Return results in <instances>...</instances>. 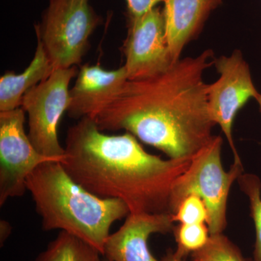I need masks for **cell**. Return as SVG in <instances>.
I'll return each instance as SVG.
<instances>
[{
    "label": "cell",
    "instance_id": "18",
    "mask_svg": "<svg viewBox=\"0 0 261 261\" xmlns=\"http://www.w3.org/2000/svg\"><path fill=\"white\" fill-rule=\"evenodd\" d=\"M172 217L174 222L182 224H207L208 212L201 197L190 195L180 203Z\"/></svg>",
    "mask_w": 261,
    "mask_h": 261
},
{
    "label": "cell",
    "instance_id": "7",
    "mask_svg": "<svg viewBox=\"0 0 261 261\" xmlns=\"http://www.w3.org/2000/svg\"><path fill=\"white\" fill-rule=\"evenodd\" d=\"M215 66L219 77L207 89V108L211 121L221 128L233 154V162L243 163L233 140L235 117L250 99L259 92L252 82L248 63L241 51L216 58Z\"/></svg>",
    "mask_w": 261,
    "mask_h": 261
},
{
    "label": "cell",
    "instance_id": "21",
    "mask_svg": "<svg viewBox=\"0 0 261 261\" xmlns=\"http://www.w3.org/2000/svg\"><path fill=\"white\" fill-rule=\"evenodd\" d=\"M163 261H187L186 258L185 259H178L172 255V252L171 253H168V255H166V256L164 257V258L163 259Z\"/></svg>",
    "mask_w": 261,
    "mask_h": 261
},
{
    "label": "cell",
    "instance_id": "20",
    "mask_svg": "<svg viewBox=\"0 0 261 261\" xmlns=\"http://www.w3.org/2000/svg\"><path fill=\"white\" fill-rule=\"evenodd\" d=\"M12 227L10 223L5 220L0 221V244L1 246L4 245L5 242L11 233Z\"/></svg>",
    "mask_w": 261,
    "mask_h": 261
},
{
    "label": "cell",
    "instance_id": "12",
    "mask_svg": "<svg viewBox=\"0 0 261 261\" xmlns=\"http://www.w3.org/2000/svg\"><path fill=\"white\" fill-rule=\"evenodd\" d=\"M163 3L170 55L173 63H176L222 0H164Z\"/></svg>",
    "mask_w": 261,
    "mask_h": 261
},
{
    "label": "cell",
    "instance_id": "14",
    "mask_svg": "<svg viewBox=\"0 0 261 261\" xmlns=\"http://www.w3.org/2000/svg\"><path fill=\"white\" fill-rule=\"evenodd\" d=\"M100 255L95 247L61 231L34 261H103Z\"/></svg>",
    "mask_w": 261,
    "mask_h": 261
},
{
    "label": "cell",
    "instance_id": "10",
    "mask_svg": "<svg viewBox=\"0 0 261 261\" xmlns=\"http://www.w3.org/2000/svg\"><path fill=\"white\" fill-rule=\"evenodd\" d=\"M174 223L170 214H130L108 237L102 256L111 261H160L149 250V237L173 232Z\"/></svg>",
    "mask_w": 261,
    "mask_h": 261
},
{
    "label": "cell",
    "instance_id": "15",
    "mask_svg": "<svg viewBox=\"0 0 261 261\" xmlns=\"http://www.w3.org/2000/svg\"><path fill=\"white\" fill-rule=\"evenodd\" d=\"M238 181L240 190L248 198L250 216L255 228L252 261H261V181L255 174L243 173Z\"/></svg>",
    "mask_w": 261,
    "mask_h": 261
},
{
    "label": "cell",
    "instance_id": "6",
    "mask_svg": "<svg viewBox=\"0 0 261 261\" xmlns=\"http://www.w3.org/2000/svg\"><path fill=\"white\" fill-rule=\"evenodd\" d=\"M75 67L56 68L47 80L25 93L21 108L29 117V137L39 153L61 162L65 148L58 140L60 121L69 106L70 81Z\"/></svg>",
    "mask_w": 261,
    "mask_h": 261
},
{
    "label": "cell",
    "instance_id": "9",
    "mask_svg": "<svg viewBox=\"0 0 261 261\" xmlns=\"http://www.w3.org/2000/svg\"><path fill=\"white\" fill-rule=\"evenodd\" d=\"M128 35L123 44L128 80L150 78L173 64L163 8L159 6L135 19H128Z\"/></svg>",
    "mask_w": 261,
    "mask_h": 261
},
{
    "label": "cell",
    "instance_id": "8",
    "mask_svg": "<svg viewBox=\"0 0 261 261\" xmlns=\"http://www.w3.org/2000/svg\"><path fill=\"white\" fill-rule=\"evenodd\" d=\"M25 120L22 108L0 112V206L25 194L27 178L40 165L57 161L32 145L24 128Z\"/></svg>",
    "mask_w": 261,
    "mask_h": 261
},
{
    "label": "cell",
    "instance_id": "11",
    "mask_svg": "<svg viewBox=\"0 0 261 261\" xmlns=\"http://www.w3.org/2000/svg\"><path fill=\"white\" fill-rule=\"evenodd\" d=\"M127 81L124 65L110 70L99 64L83 65L69 91L68 116L75 119L94 118L113 100Z\"/></svg>",
    "mask_w": 261,
    "mask_h": 261
},
{
    "label": "cell",
    "instance_id": "19",
    "mask_svg": "<svg viewBox=\"0 0 261 261\" xmlns=\"http://www.w3.org/2000/svg\"><path fill=\"white\" fill-rule=\"evenodd\" d=\"M127 18L135 19L145 14L149 10L159 6L164 0H126Z\"/></svg>",
    "mask_w": 261,
    "mask_h": 261
},
{
    "label": "cell",
    "instance_id": "13",
    "mask_svg": "<svg viewBox=\"0 0 261 261\" xmlns=\"http://www.w3.org/2000/svg\"><path fill=\"white\" fill-rule=\"evenodd\" d=\"M54 70L42 43L37 39L35 55L29 66L22 73L8 72L0 78V112L20 108L25 93L47 80Z\"/></svg>",
    "mask_w": 261,
    "mask_h": 261
},
{
    "label": "cell",
    "instance_id": "17",
    "mask_svg": "<svg viewBox=\"0 0 261 261\" xmlns=\"http://www.w3.org/2000/svg\"><path fill=\"white\" fill-rule=\"evenodd\" d=\"M192 261H247L224 233L211 235L203 248L191 254Z\"/></svg>",
    "mask_w": 261,
    "mask_h": 261
},
{
    "label": "cell",
    "instance_id": "3",
    "mask_svg": "<svg viewBox=\"0 0 261 261\" xmlns=\"http://www.w3.org/2000/svg\"><path fill=\"white\" fill-rule=\"evenodd\" d=\"M27 188L42 219L43 230L69 233L102 255L111 226L130 214L123 201L102 198L89 192L58 161L40 165L29 175Z\"/></svg>",
    "mask_w": 261,
    "mask_h": 261
},
{
    "label": "cell",
    "instance_id": "23",
    "mask_svg": "<svg viewBox=\"0 0 261 261\" xmlns=\"http://www.w3.org/2000/svg\"><path fill=\"white\" fill-rule=\"evenodd\" d=\"M103 261H111V260H108V259L106 258V257H105V258L103 259Z\"/></svg>",
    "mask_w": 261,
    "mask_h": 261
},
{
    "label": "cell",
    "instance_id": "1",
    "mask_svg": "<svg viewBox=\"0 0 261 261\" xmlns=\"http://www.w3.org/2000/svg\"><path fill=\"white\" fill-rule=\"evenodd\" d=\"M215 59L206 49L159 75L128 80L92 119L102 132L126 130L168 159H192L214 137L204 73Z\"/></svg>",
    "mask_w": 261,
    "mask_h": 261
},
{
    "label": "cell",
    "instance_id": "2",
    "mask_svg": "<svg viewBox=\"0 0 261 261\" xmlns=\"http://www.w3.org/2000/svg\"><path fill=\"white\" fill-rule=\"evenodd\" d=\"M61 163L70 177L134 214H170L173 185L191 161L149 153L132 134L106 135L89 117L68 128Z\"/></svg>",
    "mask_w": 261,
    "mask_h": 261
},
{
    "label": "cell",
    "instance_id": "5",
    "mask_svg": "<svg viewBox=\"0 0 261 261\" xmlns=\"http://www.w3.org/2000/svg\"><path fill=\"white\" fill-rule=\"evenodd\" d=\"M100 23L89 0H49L36 35L55 69L69 68L81 63Z\"/></svg>",
    "mask_w": 261,
    "mask_h": 261
},
{
    "label": "cell",
    "instance_id": "4",
    "mask_svg": "<svg viewBox=\"0 0 261 261\" xmlns=\"http://www.w3.org/2000/svg\"><path fill=\"white\" fill-rule=\"evenodd\" d=\"M222 145L221 136H214L192 157L189 167L173 185L170 198V214L173 215L189 195L201 197L208 212L207 225L211 235L224 233L230 190L244 173L243 163L234 162L225 171L221 161Z\"/></svg>",
    "mask_w": 261,
    "mask_h": 261
},
{
    "label": "cell",
    "instance_id": "22",
    "mask_svg": "<svg viewBox=\"0 0 261 261\" xmlns=\"http://www.w3.org/2000/svg\"><path fill=\"white\" fill-rule=\"evenodd\" d=\"M255 99L256 100L257 105H258L259 110H260V112L261 113V94L259 93L257 94V96Z\"/></svg>",
    "mask_w": 261,
    "mask_h": 261
},
{
    "label": "cell",
    "instance_id": "16",
    "mask_svg": "<svg viewBox=\"0 0 261 261\" xmlns=\"http://www.w3.org/2000/svg\"><path fill=\"white\" fill-rule=\"evenodd\" d=\"M173 232L177 247L172 255L178 259L186 258L203 248L211 236L207 224H179L174 226Z\"/></svg>",
    "mask_w": 261,
    "mask_h": 261
}]
</instances>
